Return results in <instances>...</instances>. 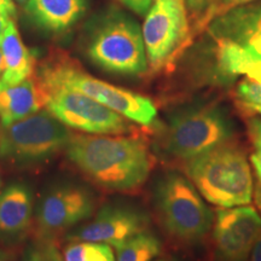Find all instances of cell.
<instances>
[{
	"mask_svg": "<svg viewBox=\"0 0 261 261\" xmlns=\"http://www.w3.org/2000/svg\"><path fill=\"white\" fill-rule=\"evenodd\" d=\"M65 154L93 184L115 192L138 190L152 167L145 143L122 135H73Z\"/></svg>",
	"mask_w": 261,
	"mask_h": 261,
	"instance_id": "1",
	"label": "cell"
},
{
	"mask_svg": "<svg viewBox=\"0 0 261 261\" xmlns=\"http://www.w3.org/2000/svg\"><path fill=\"white\" fill-rule=\"evenodd\" d=\"M189 180L210 203L220 208L250 204L254 179L243 146L224 143L182 162Z\"/></svg>",
	"mask_w": 261,
	"mask_h": 261,
	"instance_id": "2",
	"label": "cell"
},
{
	"mask_svg": "<svg viewBox=\"0 0 261 261\" xmlns=\"http://www.w3.org/2000/svg\"><path fill=\"white\" fill-rule=\"evenodd\" d=\"M38 76L45 86H65L79 91L130 122L152 127L158 121V108L150 98L96 79L65 55L52 57L42 65Z\"/></svg>",
	"mask_w": 261,
	"mask_h": 261,
	"instance_id": "3",
	"label": "cell"
},
{
	"mask_svg": "<svg viewBox=\"0 0 261 261\" xmlns=\"http://www.w3.org/2000/svg\"><path fill=\"white\" fill-rule=\"evenodd\" d=\"M154 204L163 230L180 243L201 242L213 227V212L188 177L179 173H166L159 179Z\"/></svg>",
	"mask_w": 261,
	"mask_h": 261,
	"instance_id": "4",
	"label": "cell"
},
{
	"mask_svg": "<svg viewBox=\"0 0 261 261\" xmlns=\"http://www.w3.org/2000/svg\"><path fill=\"white\" fill-rule=\"evenodd\" d=\"M86 54L93 64L112 74L138 76L149 67L142 29L121 11L113 10L97 22Z\"/></svg>",
	"mask_w": 261,
	"mask_h": 261,
	"instance_id": "5",
	"label": "cell"
},
{
	"mask_svg": "<svg viewBox=\"0 0 261 261\" xmlns=\"http://www.w3.org/2000/svg\"><path fill=\"white\" fill-rule=\"evenodd\" d=\"M233 122L217 104L174 113L163 127L161 144L169 158L185 162L215 146L233 140Z\"/></svg>",
	"mask_w": 261,
	"mask_h": 261,
	"instance_id": "6",
	"label": "cell"
},
{
	"mask_svg": "<svg viewBox=\"0 0 261 261\" xmlns=\"http://www.w3.org/2000/svg\"><path fill=\"white\" fill-rule=\"evenodd\" d=\"M73 133L48 110L0 129V161L14 166L37 165L67 149Z\"/></svg>",
	"mask_w": 261,
	"mask_h": 261,
	"instance_id": "7",
	"label": "cell"
},
{
	"mask_svg": "<svg viewBox=\"0 0 261 261\" xmlns=\"http://www.w3.org/2000/svg\"><path fill=\"white\" fill-rule=\"evenodd\" d=\"M45 89L48 92L46 109L68 128L89 135L133 132L129 120L79 91L65 86H45Z\"/></svg>",
	"mask_w": 261,
	"mask_h": 261,
	"instance_id": "8",
	"label": "cell"
},
{
	"mask_svg": "<svg viewBox=\"0 0 261 261\" xmlns=\"http://www.w3.org/2000/svg\"><path fill=\"white\" fill-rule=\"evenodd\" d=\"M146 57L152 70L174 60L189 38V22L182 0H156L143 24Z\"/></svg>",
	"mask_w": 261,
	"mask_h": 261,
	"instance_id": "9",
	"label": "cell"
},
{
	"mask_svg": "<svg viewBox=\"0 0 261 261\" xmlns=\"http://www.w3.org/2000/svg\"><path fill=\"white\" fill-rule=\"evenodd\" d=\"M215 261H246L261 228V217L254 205L219 208L213 223Z\"/></svg>",
	"mask_w": 261,
	"mask_h": 261,
	"instance_id": "10",
	"label": "cell"
},
{
	"mask_svg": "<svg viewBox=\"0 0 261 261\" xmlns=\"http://www.w3.org/2000/svg\"><path fill=\"white\" fill-rule=\"evenodd\" d=\"M96 208L92 192L79 185L51 189L37 208L35 220L44 236H54L89 219Z\"/></svg>",
	"mask_w": 261,
	"mask_h": 261,
	"instance_id": "11",
	"label": "cell"
},
{
	"mask_svg": "<svg viewBox=\"0 0 261 261\" xmlns=\"http://www.w3.org/2000/svg\"><path fill=\"white\" fill-rule=\"evenodd\" d=\"M149 215L126 204H107L100 208L90 223L74 231L71 241L106 243L117 247L128 238L149 230Z\"/></svg>",
	"mask_w": 261,
	"mask_h": 261,
	"instance_id": "12",
	"label": "cell"
},
{
	"mask_svg": "<svg viewBox=\"0 0 261 261\" xmlns=\"http://www.w3.org/2000/svg\"><path fill=\"white\" fill-rule=\"evenodd\" d=\"M211 33L217 40L243 46L255 60H261V4L228 10L212 22Z\"/></svg>",
	"mask_w": 261,
	"mask_h": 261,
	"instance_id": "13",
	"label": "cell"
},
{
	"mask_svg": "<svg viewBox=\"0 0 261 261\" xmlns=\"http://www.w3.org/2000/svg\"><path fill=\"white\" fill-rule=\"evenodd\" d=\"M48 92L38 74L16 85L0 80V122L3 127L34 115L46 108Z\"/></svg>",
	"mask_w": 261,
	"mask_h": 261,
	"instance_id": "14",
	"label": "cell"
},
{
	"mask_svg": "<svg viewBox=\"0 0 261 261\" xmlns=\"http://www.w3.org/2000/svg\"><path fill=\"white\" fill-rule=\"evenodd\" d=\"M34 197L31 188L14 182L0 191V236L18 238L32 224Z\"/></svg>",
	"mask_w": 261,
	"mask_h": 261,
	"instance_id": "15",
	"label": "cell"
},
{
	"mask_svg": "<svg viewBox=\"0 0 261 261\" xmlns=\"http://www.w3.org/2000/svg\"><path fill=\"white\" fill-rule=\"evenodd\" d=\"M87 6V0H28L27 12L39 28L58 34L73 27Z\"/></svg>",
	"mask_w": 261,
	"mask_h": 261,
	"instance_id": "16",
	"label": "cell"
},
{
	"mask_svg": "<svg viewBox=\"0 0 261 261\" xmlns=\"http://www.w3.org/2000/svg\"><path fill=\"white\" fill-rule=\"evenodd\" d=\"M0 48L4 62V71L0 79L3 83L16 85L34 76L37 58L22 41L14 19H11L4 35L0 39Z\"/></svg>",
	"mask_w": 261,
	"mask_h": 261,
	"instance_id": "17",
	"label": "cell"
},
{
	"mask_svg": "<svg viewBox=\"0 0 261 261\" xmlns=\"http://www.w3.org/2000/svg\"><path fill=\"white\" fill-rule=\"evenodd\" d=\"M116 261H152L162 252V243L149 230L128 238L115 247Z\"/></svg>",
	"mask_w": 261,
	"mask_h": 261,
	"instance_id": "18",
	"label": "cell"
},
{
	"mask_svg": "<svg viewBox=\"0 0 261 261\" xmlns=\"http://www.w3.org/2000/svg\"><path fill=\"white\" fill-rule=\"evenodd\" d=\"M63 261H116L112 246L106 243L74 241L64 249Z\"/></svg>",
	"mask_w": 261,
	"mask_h": 261,
	"instance_id": "19",
	"label": "cell"
},
{
	"mask_svg": "<svg viewBox=\"0 0 261 261\" xmlns=\"http://www.w3.org/2000/svg\"><path fill=\"white\" fill-rule=\"evenodd\" d=\"M247 133L249 138L252 152H250V162H252L254 172H255L257 182L261 185V117H247Z\"/></svg>",
	"mask_w": 261,
	"mask_h": 261,
	"instance_id": "20",
	"label": "cell"
},
{
	"mask_svg": "<svg viewBox=\"0 0 261 261\" xmlns=\"http://www.w3.org/2000/svg\"><path fill=\"white\" fill-rule=\"evenodd\" d=\"M237 97L244 104H256L261 106V81L247 79L237 86Z\"/></svg>",
	"mask_w": 261,
	"mask_h": 261,
	"instance_id": "21",
	"label": "cell"
},
{
	"mask_svg": "<svg viewBox=\"0 0 261 261\" xmlns=\"http://www.w3.org/2000/svg\"><path fill=\"white\" fill-rule=\"evenodd\" d=\"M254 201H255V208L259 212L261 217V185L259 182H255L254 185ZM250 261H261V228L259 231V234H257L255 242H254L253 249L250 252Z\"/></svg>",
	"mask_w": 261,
	"mask_h": 261,
	"instance_id": "22",
	"label": "cell"
},
{
	"mask_svg": "<svg viewBox=\"0 0 261 261\" xmlns=\"http://www.w3.org/2000/svg\"><path fill=\"white\" fill-rule=\"evenodd\" d=\"M21 261H50V259H48L44 246L33 244V246H29L25 249Z\"/></svg>",
	"mask_w": 261,
	"mask_h": 261,
	"instance_id": "23",
	"label": "cell"
},
{
	"mask_svg": "<svg viewBox=\"0 0 261 261\" xmlns=\"http://www.w3.org/2000/svg\"><path fill=\"white\" fill-rule=\"evenodd\" d=\"M217 2L218 0H184L187 8L195 15L204 14L205 11L213 8Z\"/></svg>",
	"mask_w": 261,
	"mask_h": 261,
	"instance_id": "24",
	"label": "cell"
},
{
	"mask_svg": "<svg viewBox=\"0 0 261 261\" xmlns=\"http://www.w3.org/2000/svg\"><path fill=\"white\" fill-rule=\"evenodd\" d=\"M119 2L140 16L148 14L152 5V0H119Z\"/></svg>",
	"mask_w": 261,
	"mask_h": 261,
	"instance_id": "25",
	"label": "cell"
},
{
	"mask_svg": "<svg viewBox=\"0 0 261 261\" xmlns=\"http://www.w3.org/2000/svg\"><path fill=\"white\" fill-rule=\"evenodd\" d=\"M250 2H254V0H220L219 4L215 8V15L219 16L228 11V10L237 8V6L249 4Z\"/></svg>",
	"mask_w": 261,
	"mask_h": 261,
	"instance_id": "26",
	"label": "cell"
},
{
	"mask_svg": "<svg viewBox=\"0 0 261 261\" xmlns=\"http://www.w3.org/2000/svg\"><path fill=\"white\" fill-rule=\"evenodd\" d=\"M11 19H14V17H11L8 12L0 9V39H2L3 35H4L6 28H8V25L10 22H11Z\"/></svg>",
	"mask_w": 261,
	"mask_h": 261,
	"instance_id": "27",
	"label": "cell"
},
{
	"mask_svg": "<svg viewBox=\"0 0 261 261\" xmlns=\"http://www.w3.org/2000/svg\"><path fill=\"white\" fill-rule=\"evenodd\" d=\"M0 9L8 12L11 17H15L16 6L14 0H0Z\"/></svg>",
	"mask_w": 261,
	"mask_h": 261,
	"instance_id": "28",
	"label": "cell"
},
{
	"mask_svg": "<svg viewBox=\"0 0 261 261\" xmlns=\"http://www.w3.org/2000/svg\"><path fill=\"white\" fill-rule=\"evenodd\" d=\"M243 108H244V109L250 110V112H253V113L259 114V115L261 116V106H256V104H244L243 103Z\"/></svg>",
	"mask_w": 261,
	"mask_h": 261,
	"instance_id": "29",
	"label": "cell"
},
{
	"mask_svg": "<svg viewBox=\"0 0 261 261\" xmlns=\"http://www.w3.org/2000/svg\"><path fill=\"white\" fill-rule=\"evenodd\" d=\"M3 71H4V62H3L2 48H0V79H2V76H3Z\"/></svg>",
	"mask_w": 261,
	"mask_h": 261,
	"instance_id": "30",
	"label": "cell"
},
{
	"mask_svg": "<svg viewBox=\"0 0 261 261\" xmlns=\"http://www.w3.org/2000/svg\"><path fill=\"white\" fill-rule=\"evenodd\" d=\"M0 261H8V255H6V253L2 248H0Z\"/></svg>",
	"mask_w": 261,
	"mask_h": 261,
	"instance_id": "31",
	"label": "cell"
},
{
	"mask_svg": "<svg viewBox=\"0 0 261 261\" xmlns=\"http://www.w3.org/2000/svg\"><path fill=\"white\" fill-rule=\"evenodd\" d=\"M152 261H178L177 259H173V257H161V259L152 260Z\"/></svg>",
	"mask_w": 261,
	"mask_h": 261,
	"instance_id": "32",
	"label": "cell"
},
{
	"mask_svg": "<svg viewBox=\"0 0 261 261\" xmlns=\"http://www.w3.org/2000/svg\"><path fill=\"white\" fill-rule=\"evenodd\" d=\"M16 2H17L18 4H22V5H23V4H25V2H27V0H16Z\"/></svg>",
	"mask_w": 261,
	"mask_h": 261,
	"instance_id": "33",
	"label": "cell"
},
{
	"mask_svg": "<svg viewBox=\"0 0 261 261\" xmlns=\"http://www.w3.org/2000/svg\"><path fill=\"white\" fill-rule=\"evenodd\" d=\"M0 188H2V178H0Z\"/></svg>",
	"mask_w": 261,
	"mask_h": 261,
	"instance_id": "34",
	"label": "cell"
}]
</instances>
